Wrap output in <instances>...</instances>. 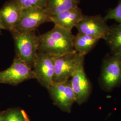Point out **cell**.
Wrapping results in <instances>:
<instances>
[{
    "label": "cell",
    "mask_w": 121,
    "mask_h": 121,
    "mask_svg": "<svg viewBox=\"0 0 121 121\" xmlns=\"http://www.w3.org/2000/svg\"><path fill=\"white\" fill-rule=\"evenodd\" d=\"M73 38L71 30L55 26L39 36L38 52L57 57L73 52Z\"/></svg>",
    "instance_id": "obj_1"
},
{
    "label": "cell",
    "mask_w": 121,
    "mask_h": 121,
    "mask_svg": "<svg viewBox=\"0 0 121 121\" xmlns=\"http://www.w3.org/2000/svg\"><path fill=\"white\" fill-rule=\"evenodd\" d=\"M11 33L15 44L16 55L33 69L38 52L39 36L35 31L13 30Z\"/></svg>",
    "instance_id": "obj_2"
},
{
    "label": "cell",
    "mask_w": 121,
    "mask_h": 121,
    "mask_svg": "<svg viewBox=\"0 0 121 121\" xmlns=\"http://www.w3.org/2000/svg\"><path fill=\"white\" fill-rule=\"evenodd\" d=\"M99 83L100 88L107 92L121 86V55L107 54L104 57Z\"/></svg>",
    "instance_id": "obj_3"
},
{
    "label": "cell",
    "mask_w": 121,
    "mask_h": 121,
    "mask_svg": "<svg viewBox=\"0 0 121 121\" xmlns=\"http://www.w3.org/2000/svg\"><path fill=\"white\" fill-rule=\"evenodd\" d=\"M84 57L75 51L56 57L53 82H64L70 79L79 66L84 62Z\"/></svg>",
    "instance_id": "obj_4"
},
{
    "label": "cell",
    "mask_w": 121,
    "mask_h": 121,
    "mask_svg": "<svg viewBox=\"0 0 121 121\" xmlns=\"http://www.w3.org/2000/svg\"><path fill=\"white\" fill-rule=\"evenodd\" d=\"M32 79H35L33 69L16 56L9 67L0 71V84L16 86Z\"/></svg>",
    "instance_id": "obj_5"
},
{
    "label": "cell",
    "mask_w": 121,
    "mask_h": 121,
    "mask_svg": "<svg viewBox=\"0 0 121 121\" xmlns=\"http://www.w3.org/2000/svg\"><path fill=\"white\" fill-rule=\"evenodd\" d=\"M47 89L55 105L64 112H71L76 100L70 79L64 82L53 83Z\"/></svg>",
    "instance_id": "obj_6"
},
{
    "label": "cell",
    "mask_w": 121,
    "mask_h": 121,
    "mask_svg": "<svg viewBox=\"0 0 121 121\" xmlns=\"http://www.w3.org/2000/svg\"><path fill=\"white\" fill-rule=\"evenodd\" d=\"M56 57L51 55L38 52L33 70L35 79L42 86L48 89L53 84Z\"/></svg>",
    "instance_id": "obj_7"
},
{
    "label": "cell",
    "mask_w": 121,
    "mask_h": 121,
    "mask_svg": "<svg viewBox=\"0 0 121 121\" xmlns=\"http://www.w3.org/2000/svg\"><path fill=\"white\" fill-rule=\"evenodd\" d=\"M104 17L101 15H83L76 26L78 32L87 35L100 40H104L110 29Z\"/></svg>",
    "instance_id": "obj_8"
},
{
    "label": "cell",
    "mask_w": 121,
    "mask_h": 121,
    "mask_svg": "<svg viewBox=\"0 0 121 121\" xmlns=\"http://www.w3.org/2000/svg\"><path fill=\"white\" fill-rule=\"evenodd\" d=\"M50 22L51 15L45 8L24 9H23L20 19L14 30L35 31L41 24Z\"/></svg>",
    "instance_id": "obj_9"
},
{
    "label": "cell",
    "mask_w": 121,
    "mask_h": 121,
    "mask_svg": "<svg viewBox=\"0 0 121 121\" xmlns=\"http://www.w3.org/2000/svg\"><path fill=\"white\" fill-rule=\"evenodd\" d=\"M71 86L75 97V102L81 105L89 99L92 86L85 72L84 63L79 66L70 78Z\"/></svg>",
    "instance_id": "obj_10"
},
{
    "label": "cell",
    "mask_w": 121,
    "mask_h": 121,
    "mask_svg": "<svg viewBox=\"0 0 121 121\" xmlns=\"http://www.w3.org/2000/svg\"><path fill=\"white\" fill-rule=\"evenodd\" d=\"M23 9L17 0L6 1L0 9V26L2 30H13L19 21Z\"/></svg>",
    "instance_id": "obj_11"
},
{
    "label": "cell",
    "mask_w": 121,
    "mask_h": 121,
    "mask_svg": "<svg viewBox=\"0 0 121 121\" xmlns=\"http://www.w3.org/2000/svg\"><path fill=\"white\" fill-rule=\"evenodd\" d=\"M83 15L82 9L77 7L51 16V20L55 26L71 30L76 27Z\"/></svg>",
    "instance_id": "obj_12"
},
{
    "label": "cell",
    "mask_w": 121,
    "mask_h": 121,
    "mask_svg": "<svg viewBox=\"0 0 121 121\" xmlns=\"http://www.w3.org/2000/svg\"><path fill=\"white\" fill-rule=\"evenodd\" d=\"M99 39L78 32L74 35L73 49L79 55L85 56L94 48Z\"/></svg>",
    "instance_id": "obj_13"
},
{
    "label": "cell",
    "mask_w": 121,
    "mask_h": 121,
    "mask_svg": "<svg viewBox=\"0 0 121 121\" xmlns=\"http://www.w3.org/2000/svg\"><path fill=\"white\" fill-rule=\"evenodd\" d=\"M104 40L109 48L111 54L121 56V24L110 26Z\"/></svg>",
    "instance_id": "obj_14"
},
{
    "label": "cell",
    "mask_w": 121,
    "mask_h": 121,
    "mask_svg": "<svg viewBox=\"0 0 121 121\" xmlns=\"http://www.w3.org/2000/svg\"><path fill=\"white\" fill-rule=\"evenodd\" d=\"M80 2V0H48L45 9L52 16L77 7Z\"/></svg>",
    "instance_id": "obj_15"
},
{
    "label": "cell",
    "mask_w": 121,
    "mask_h": 121,
    "mask_svg": "<svg viewBox=\"0 0 121 121\" xmlns=\"http://www.w3.org/2000/svg\"><path fill=\"white\" fill-rule=\"evenodd\" d=\"M1 112L3 121H30L25 111L20 108H9Z\"/></svg>",
    "instance_id": "obj_16"
},
{
    "label": "cell",
    "mask_w": 121,
    "mask_h": 121,
    "mask_svg": "<svg viewBox=\"0 0 121 121\" xmlns=\"http://www.w3.org/2000/svg\"><path fill=\"white\" fill-rule=\"evenodd\" d=\"M22 9L29 8H45L48 0H17Z\"/></svg>",
    "instance_id": "obj_17"
},
{
    "label": "cell",
    "mask_w": 121,
    "mask_h": 121,
    "mask_svg": "<svg viewBox=\"0 0 121 121\" xmlns=\"http://www.w3.org/2000/svg\"><path fill=\"white\" fill-rule=\"evenodd\" d=\"M104 18L106 21L113 19L121 24V0H118L117 4L114 8L108 10Z\"/></svg>",
    "instance_id": "obj_18"
},
{
    "label": "cell",
    "mask_w": 121,
    "mask_h": 121,
    "mask_svg": "<svg viewBox=\"0 0 121 121\" xmlns=\"http://www.w3.org/2000/svg\"><path fill=\"white\" fill-rule=\"evenodd\" d=\"M0 121H3L2 115V112L1 111H0Z\"/></svg>",
    "instance_id": "obj_19"
},
{
    "label": "cell",
    "mask_w": 121,
    "mask_h": 121,
    "mask_svg": "<svg viewBox=\"0 0 121 121\" xmlns=\"http://www.w3.org/2000/svg\"><path fill=\"white\" fill-rule=\"evenodd\" d=\"M2 30V29L1 28V26H0V34L1 33V31Z\"/></svg>",
    "instance_id": "obj_20"
}]
</instances>
